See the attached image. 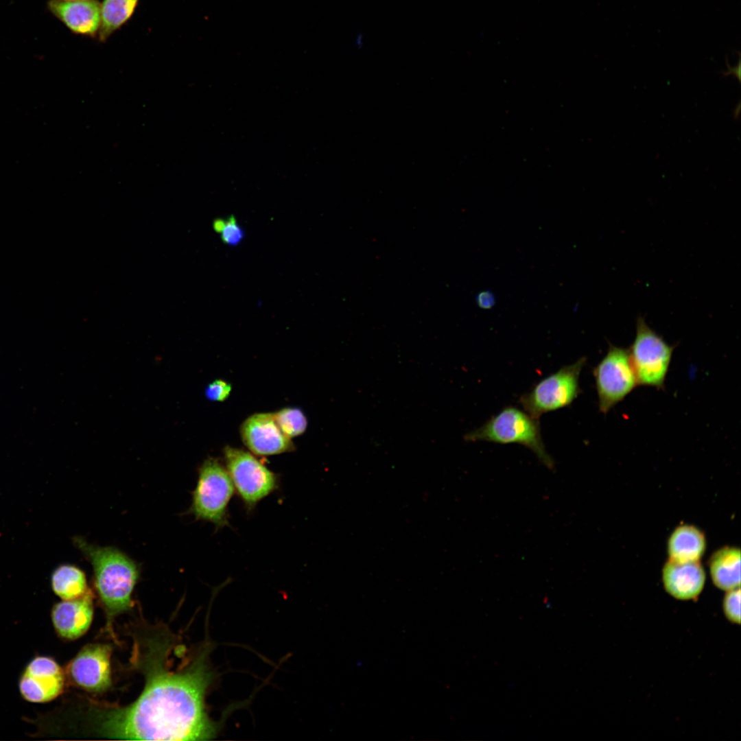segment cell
Returning <instances> with one entry per match:
<instances>
[{
	"label": "cell",
	"mask_w": 741,
	"mask_h": 741,
	"mask_svg": "<svg viewBox=\"0 0 741 741\" xmlns=\"http://www.w3.org/2000/svg\"><path fill=\"white\" fill-rule=\"evenodd\" d=\"M706 548L703 533L693 526L677 528L668 542L670 559L679 562L699 561Z\"/></svg>",
	"instance_id": "15"
},
{
	"label": "cell",
	"mask_w": 741,
	"mask_h": 741,
	"mask_svg": "<svg viewBox=\"0 0 741 741\" xmlns=\"http://www.w3.org/2000/svg\"><path fill=\"white\" fill-rule=\"evenodd\" d=\"M74 543L90 563L93 583L106 614V628L113 635V622L133 606L132 595L140 578L137 561L114 546H101L76 537Z\"/></svg>",
	"instance_id": "2"
},
{
	"label": "cell",
	"mask_w": 741,
	"mask_h": 741,
	"mask_svg": "<svg viewBox=\"0 0 741 741\" xmlns=\"http://www.w3.org/2000/svg\"><path fill=\"white\" fill-rule=\"evenodd\" d=\"M665 589L679 600L696 598L702 591L705 573L698 562H679L669 559L662 572Z\"/></svg>",
	"instance_id": "13"
},
{
	"label": "cell",
	"mask_w": 741,
	"mask_h": 741,
	"mask_svg": "<svg viewBox=\"0 0 741 741\" xmlns=\"http://www.w3.org/2000/svg\"><path fill=\"white\" fill-rule=\"evenodd\" d=\"M724 613L732 622H740V589L729 590L723 600Z\"/></svg>",
	"instance_id": "21"
},
{
	"label": "cell",
	"mask_w": 741,
	"mask_h": 741,
	"mask_svg": "<svg viewBox=\"0 0 741 741\" xmlns=\"http://www.w3.org/2000/svg\"><path fill=\"white\" fill-rule=\"evenodd\" d=\"M273 414L281 430L290 438L299 436L306 430V416L298 408H285Z\"/></svg>",
	"instance_id": "19"
},
{
	"label": "cell",
	"mask_w": 741,
	"mask_h": 741,
	"mask_svg": "<svg viewBox=\"0 0 741 741\" xmlns=\"http://www.w3.org/2000/svg\"><path fill=\"white\" fill-rule=\"evenodd\" d=\"M246 447L260 456L277 455L294 449L291 438L277 425L273 413H257L247 418L240 429Z\"/></svg>",
	"instance_id": "11"
},
{
	"label": "cell",
	"mask_w": 741,
	"mask_h": 741,
	"mask_svg": "<svg viewBox=\"0 0 741 741\" xmlns=\"http://www.w3.org/2000/svg\"><path fill=\"white\" fill-rule=\"evenodd\" d=\"M111 647L104 644L84 646L68 663L66 673L76 686L91 692H102L111 685Z\"/></svg>",
	"instance_id": "9"
},
{
	"label": "cell",
	"mask_w": 741,
	"mask_h": 741,
	"mask_svg": "<svg viewBox=\"0 0 741 741\" xmlns=\"http://www.w3.org/2000/svg\"><path fill=\"white\" fill-rule=\"evenodd\" d=\"M64 674L52 658L38 656L25 668L19 681L21 694L32 703H47L63 691Z\"/></svg>",
	"instance_id": "10"
},
{
	"label": "cell",
	"mask_w": 741,
	"mask_h": 741,
	"mask_svg": "<svg viewBox=\"0 0 741 741\" xmlns=\"http://www.w3.org/2000/svg\"><path fill=\"white\" fill-rule=\"evenodd\" d=\"M51 584L54 592L63 600L79 598L89 589L84 571L71 564L57 567L51 574Z\"/></svg>",
	"instance_id": "17"
},
{
	"label": "cell",
	"mask_w": 741,
	"mask_h": 741,
	"mask_svg": "<svg viewBox=\"0 0 741 741\" xmlns=\"http://www.w3.org/2000/svg\"><path fill=\"white\" fill-rule=\"evenodd\" d=\"M67 1H77V0H67Z\"/></svg>",
	"instance_id": "26"
},
{
	"label": "cell",
	"mask_w": 741,
	"mask_h": 741,
	"mask_svg": "<svg viewBox=\"0 0 741 741\" xmlns=\"http://www.w3.org/2000/svg\"><path fill=\"white\" fill-rule=\"evenodd\" d=\"M477 305L483 309H491L495 304V297L493 293L489 290H484L478 293L475 297Z\"/></svg>",
	"instance_id": "23"
},
{
	"label": "cell",
	"mask_w": 741,
	"mask_h": 741,
	"mask_svg": "<svg viewBox=\"0 0 741 741\" xmlns=\"http://www.w3.org/2000/svg\"><path fill=\"white\" fill-rule=\"evenodd\" d=\"M599 410L607 414L637 386L628 349L609 344L606 355L593 370Z\"/></svg>",
	"instance_id": "8"
},
{
	"label": "cell",
	"mask_w": 741,
	"mask_h": 741,
	"mask_svg": "<svg viewBox=\"0 0 741 741\" xmlns=\"http://www.w3.org/2000/svg\"><path fill=\"white\" fill-rule=\"evenodd\" d=\"M226 469L247 511L275 491L279 478L250 453L227 446L224 449Z\"/></svg>",
	"instance_id": "6"
},
{
	"label": "cell",
	"mask_w": 741,
	"mask_h": 741,
	"mask_svg": "<svg viewBox=\"0 0 741 741\" xmlns=\"http://www.w3.org/2000/svg\"><path fill=\"white\" fill-rule=\"evenodd\" d=\"M234 486L226 468L216 458H207L198 469L196 486L187 514L217 529L229 526L228 504Z\"/></svg>",
	"instance_id": "4"
},
{
	"label": "cell",
	"mask_w": 741,
	"mask_h": 741,
	"mask_svg": "<svg viewBox=\"0 0 741 741\" xmlns=\"http://www.w3.org/2000/svg\"><path fill=\"white\" fill-rule=\"evenodd\" d=\"M362 35H359V36H358L357 37V39H356V41H355V45H356L357 46H358V45H362Z\"/></svg>",
	"instance_id": "25"
},
{
	"label": "cell",
	"mask_w": 741,
	"mask_h": 741,
	"mask_svg": "<svg viewBox=\"0 0 741 741\" xmlns=\"http://www.w3.org/2000/svg\"><path fill=\"white\" fill-rule=\"evenodd\" d=\"M628 349L638 385L663 389L674 346L668 344L639 316L635 337Z\"/></svg>",
	"instance_id": "7"
},
{
	"label": "cell",
	"mask_w": 741,
	"mask_h": 741,
	"mask_svg": "<svg viewBox=\"0 0 741 741\" xmlns=\"http://www.w3.org/2000/svg\"><path fill=\"white\" fill-rule=\"evenodd\" d=\"M136 642L134 655L145 678L138 698L125 707L96 712L99 734L110 739L207 740L217 725L208 716L204 695L213 680L202 652L191 663L174 665L179 645L167 632Z\"/></svg>",
	"instance_id": "1"
},
{
	"label": "cell",
	"mask_w": 741,
	"mask_h": 741,
	"mask_svg": "<svg viewBox=\"0 0 741 741\" xmlns=\"http://www.w3.org/2000/svg\"><path fill=\"white\" fill-rule=\"evenodd\" d=\"M231 392L230 384L222 379H216L208 385L205 395L211 401H223L229 397Z\"/></svg>",
	"instance_id": "22"
},
{
	"label": "cell",
	"mask_w": 741,
	"mask_h": 741,
	"mask_svg": "<svg viewBox=\"0 0 741 741\" xmlns=\"http://www.w3.org/2000/svg\"><path fill=\"white\" fill-rule=\"evenodd\" d=\"M586 361V357H582L561 367L521 395L518 401L524 411L539 419L545 413L571 405L581 392L579 378Z\"/></svg>",
	"instance_id": "5"
},
{
	"label": "cell",
	"mask_w": 741,
	"mask_h": 741,
	"mask_svg": "<svg viewBox=\"0 0 741 741\" xmlns=\"http://www.w3.org/2000/svg\"><path fill=\"white\" fill-rule=\"evenodd\" d=\"M94 594L91 589L82 597L63 600L56 604L51 620L58 635L73 640L82 636L89 628L93 616Z\"/></svg>",
	"instance_id": "12"
},
{
	"label": "cell",
	"mask_w": 741,
	"mask_h": 741,
	"mask_svg": "<svg viewBox=\"0 0 741 741\" xmlns=\"http://www.w3.org/2000/svg\"><path fill=\"white\" fill-rule=\"evenodd\" d=\"M213 227L215 231L220 233L222 241L229 246H237L244 237V230L233 217L225 220H215Z\"/></svg>",
	"instance_id": "20"
},
{
	"label": "cell",
	"mask_w": 741,
	"mask_h": 741,
	"mask_svg": "<svg viewBox=\"0 0 741 741\" xmlns=\"http://www.w3.org/2000/svg\"><path fill=\"white\" fill-rule=\"evenodd\" d=\"M51 12L72 32L93 35L101 22V4L95 0H51Z\"/></svg>",
	"instance_id": "14"
},
{
	"label": "cell",
	"mask_w": 741,
	"mask_h": 741,
	"mask_svg": "<svg viewBox=\"0 0 741 741\" xmlns=\"http://www.w3.org/2000/svg\"><path fill=\"white\" fill-rule=\"evenodd\" d=\"M464 439L470 442L519 444L531 450L545 466H554L543 441L539 419L516 407L503 408L482 426L466 434Z\"/></svg>",
	"instance_id": "3"
},
{
	"label": "cell",
	"mask_w": 741,
	"mask_h": 741,
	"mask_svg": "<svg viewBox=\"0 0 741 741\" xmlns=\"http://www.w3.org/2000/svg\"><path fill=\"white\" fill-rule=\"evenodd\" d=\"M740 64L739 62L738 64L737 67H731L730 66H728V70L727 71H725V72H723V75L725 76H727L729 75H734L740 80Z\"/></svg>",
	"instance_id": "24"
},
{
	"label": "cell",
	"mask_w": 741,
	"mask_h": 741,
	"mask_svg": "<svg viewBox=\"0 0 741 741\" xmlns=\"http://www.w3.org/2000/svg\"><path fill=\"white\" fill-rule=\"evenodd\" d=\"M711 577L714 585L725 591L740 585V550L725 547L717 550L709 561Z\"/></svg>",
	"instance_id": "16"
},
{
	"label": "cell",
	"mask_w": 741,
	"mask_h": 741,
	"mask_svg": "<svg viewBox=\"0 0 741 741\" xmlns=\"http://www.w3.org/2000/svg\"><path fill=\"white\" fill-rule=\"evenodd\" d=\"M139 0H104L101 4L99 38L105 40L133 14Z\"/></svg>",
	"instance_id": "18"
}]
</instances>
